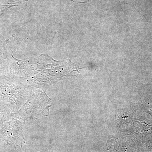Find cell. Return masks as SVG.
Segmentation results:
<instances>
[{
	"label": "cell",
	"instance_id": "6da1fadb",
	"mask_svg": "<svg viewBox=\"0 0 152 152\" xmlns=\"http://www.w3.org/2000/svg\"><path fill=\"white\" fill-rule=\"evenodd\" d=\"M71 1L78 3H86L88 2L89 0H71Z\"/></svg>",
	"mask_w": 152,
	"mask_h": 152
}]
</instances>
